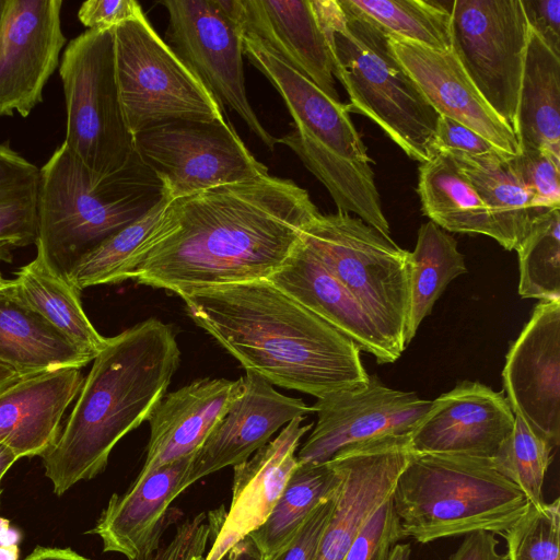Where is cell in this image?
Returning <instances> with one entry per match:
<instances>
[{"instance_id": "44", "label": "cell", "mask_w": 560, "mask_h": 560, "mask_svg": "<svg viewBox=\"0 0 560 560\" xmlns=\"http://www.w3.org/2000/svg\"><path fill=\"white\" fill-rule=\"evenodd\" d=\"M209 542V530L197 521L186 520L176 527L172 539L147 560H205Z\"/></svg>"}, {"instance_id": "11", "label": "cell", "mask_w": 560, "mask_h": 560, "mask_svg": "<svg viewBox=\"0 0 560 560\" xmlns=\"http://www.w3.org/2000/svg\"><path fill=\"white\" fill-rule=\"evenodd\" d=\"M528 35L521 0L453 1L451 50L514 133Z\"/></svg>"}, {"instance_id": "38", "label": "cell", "mask_w": 560, "mask_h": 560, "mask_svg": "<svg viewBox=\"0 0 560 560\" xmlns=\"http://www.w3.org/2000/svg\"><path fill=\"white\" fill-rule=\"evenodd\" d=\"M515 250L518 294L523 299L560 301V208L541 212Z\"/></svg>"}, {"instance_id": "35", "label": "cell", "mask_w": 560, "mask_h": 560, "mask_svg": "<svg viewBox=\"0 0 560 560\" xmlns=\"http://www.w3.org/2000/svg\"><path fill=\"white\" fill-rule=\"evenodd\" d=\"M40 168L0 144V258L36 243Z\"/></svg>"}, {"instance_id": "29", "label": "cell", "mask_w": 560, "mask_h": 560, "mask_svg": "<svg viewBox=\"0 0 560 560\" xmlns=\"http://www.w3.org/2000/svg\"><path fill=\"white\" fill-rule=\"evenodd\" d=\"M277 141L289 147L326 187L338 211L353 213L383 235L390 236L371 163L346 159L295 128Z\"/></svg>"}, {"instance_id": "28", "label": "cell", "mask_w": 560, "mask_h": 560, "mask_svg": "<svg viewBox=\"0 0 560 560\" xmlns=\"http://www.w3.org/2000/svg\"><path fill=\"white\" fill-rule=\"evenodd\" d=\"M477 191L501 234V246L515 250L528 234L535 219L544 211L536 207L530 191L511 163V154L495 151L470 155L446 151Z\"/></svg>"}, {"instance_id": "39", "label": "cell", "mask_w": 560, "mask_h": 560, "mask_svg": "<svg viewBox=\"0 0 560 560\" xmlns=\"http://www.w3.org/2000/svg\"><path fill=\"white\" fill-rule=\"evenodd\" d=\"M555 446L535 434L527 423L514 415L510 435L489 458L491 467L513 482L532 505L545 503L542 486L552 460Z\"/></svg>"}, {"instance_id": "12", "label": "cell", "mask_w": 560, "mask_h": 560, "mask_svg": "<svg viewBox=\"0 0 560 560\" xmlns=\"http://www.w3.org/2000/svg\"><path fill=\"white\" fill-rule=\"evenodd\" d=\"M166 44L222 106L228 105L272 151L278 143L252 108L243 70L244 32L219 0H165Z\"/></svg>"}, {"instance_id": "52", "label": "cell", "mask_w": 560, "mask_h": 560, "mask_svg": "<svg viewBox=\"0 0 560 560\" xmlns=\"http://www.w3.org/2000/svg\"><path fill=\"white\" fill-rule=\"evenodd\" d=\"M411 546L398 542L394 546L387 560H410Z\"/></svg>"}, {"instance_id": "26", "label": "cell", "mask_w": 560, "mask_h": 560, "mask_svg": "<svg viewBox=\"0 0 560 560\" xmlns=\"http://www.w3.org/2000/svg\"><path fill=\"white\" fill-rule=\"evenodd\" d=\"M84 377L63 368L23 377L0 392V443L18 456L45 454L58 440L61 419Z\"/></svg>"}, {"instance_id": "13", "label": "cell", "mask_w": 560, "mask_h": 560, "mask_svg": "<svg viewBox=\"0 0 560 560\" xmlns=\"http://www.w3.org/2000/svg\"><path fill=\"white\" fill-rule=\"evenodd\" d=\"M432 400L386 386L376 375L359 387L331 393L312 405L317 422L296 454L319 464L353 444L386 435H410Z\"/></svg>"}, {"instance_id": "46", "label": "cell", "mask_w": 560, "mask_h": 560, "mask_svg": "<svg viewBox=\"0 0 560 560\" xmlns=\"http://www.w3.org/2000/svg\"><path fill=\"white\" fill-rule=\"evenodd\" d=\"M142 14V8L135 0H88L81 4L78 18L88 30H106Z\"/></svg>"}, {"instance_id": "6", "label": "cell", "mask_w": 560, "mask_h": 560, "mask_svg": "<svg viewBox=\"0 0 560 560\" xmlns=\"http://www.w3.org/2000/svg\"><path fill=\"white\" fill-rule=\"evenodd\" d=\"M392 501L402 534L420 544L481 530L500 535L529 505L489 459L416 453L400 472Z\"/></svg>"}, {"instance_id": "15", "label": "cell", "mask_w": 560, "mask_h": 560, "mask_svg": "<svg viewBox=\"0 0 560 560\" xmlns=\"http://www.w3.org/2000/svg\"><path fill=\"white\" fill-rule=\"evenodd\" d=\"M413 455L410 435H386L345 447L329 459L340 485L314 560L343 559Z\"/></svg>"}, {"instance_id": "47", "label": "cell", "mask_w": 560, "mask_h": 560, "mask_svg": "<svg viewBox=\"0 0 560 560\" xmlns=\"http://www.w3.org/2000/svg\"><path fill=\"white\" fill-rule=\"evenodd\" d=\"M529 28L560 56V0H521Z\"/></svg>"}, {"instance_id": "27", "label": "cell", "mask_w": 560, "mask_h": 560, "mask_svg": "<svg viewBox=\"0 0 560 560\" xmlns=\"http://www.w3.org/2000/svg\"><path fill=\"white\" fill-rule=\"evenodd\" d=\"M0 362L21 378L91 361L16 293L12 279L0 284Z\"/></svg>"}, {"instance_id": "51", "label": "cell", "mask_w": 560, "mask_h": 560, "mask_svg": "<svg viewBox=\"0 0 560 560\" xmlns=\"http://www.w3.org/2000/svg\"><path fill=\"white\" fill-rule=\"evenodd\" d=\"M20 378L21 377L13 369L0 362V392Z\"/></svg>"}, {"instance_id": "5", "label": "cell", "mask_w": 560, "mask_h": 560, "mask_svg": "<svg viewBox=\"0 0 560 560\" xmlns=\"http://www.w3.org/2000/svg\"><path fill=\"white\" fill-rule=\"evenodd\" d=\"M312 2L350 112L374 121L410 159L428 161L440 115L394 55L387 34L342 0Z\"/></svg>"}, {"instance_id": "34", "label": "cell", "mask_w": 560, "mask_h": 560, "mask_svg": "<svg viewBox=\"0 0 560 560\" xmlns=\"http://www.w3.org/2000/svg\"><path fill=\"white\" fill-rule=\"evenodd\" d=\"M466 272L465 256L458 250L455 238L432 221L421 224L416 246L408 254L406 347L448 283Z\"/></svg>"}, {"instance_id": "33", "label": "cell", "mask_w": 560, "mask_h": 560, "mask_svg": "<svg viewBox=\"0 0 560 560\" xmlns=\"http://www.w3.org/2000/svg\"><path fill=\"white\" fill-rule=\"evenodd\" d=\"M339 483V475L330 460L299 463L267 520L248 535L261 560L276 559L312 512L337 493Z\"/></svg>"}, {"instance_id": "14", "label": "cell", "mask_w": 560, "mask_h": 560, "mask_svg": "<svg viewBox=\"0 0 560 560\" xmlns=\"http://www.w3.org/2000/svg\"><path fill=\"white\" fill-rule=\"evenodd\" d=\"M61 0H7L0 25V117H27L43 101L66 37Z\"/></svg>"}, {"instance_id": "30", "label": "cell", "mask_w": 560, "mask_h": 560, "mask_svg": "<svg viewBox=\"0 0 560 560\" xmlns=\"http://www.w3.org/2000/svg\"><path fill=\"white\" fill-rule=\"evenodd\" d=\"M516 138L560 159V56L530 28L523 66Z\"/></svg>"}, {"instance_id": "22", "label": "cell", "mask_w": 560, "mask_h": 560, "mask_svg": "<svg viewBox=\"0 0 560 560\" xmlns=\"http://www.w3.org/2000/svg\"><path fill=\"white\" fill-rule=\"evenodd\" d=\"M195 454L165 464L135 479L124 494H113L91 533L97 535L105 552L128 560H147L160 547L167 510L187 488Z\"/></svg>"}, {"instance_id": "43", "label": "cell", "mask_w": 560, "mask_h": 560, "mask_svg": "<svg viewBox=\"0 0 560 560\" xmlns=\"http://www.w3.org/2000/svg\"><path fill=\"white\" fill-rule=\"evenodd\" d=\"M499 149L468 127L446 117L439 116L431 158L446 151H457L470 155H485ZM501 151V150H500Z\"/></svg>"}, {"instance_id": "49", "label": "cell", "mask_w": 560, "mask_h": 560, "mask_svg": "<svg viewBox=\"0 0 560 560\" xmlns=\"http://www.w3.org/2000/svg\"><path fill=\"white\" fill-rule=\"evenodd\" d=\"M25 560H89L70 548L36 547Z\"/></svg>"}, {"instance_id": "25", "label": "cell", "mask_w": 560, "mask_h": 560, "mask_svg": "<svg viewBox=\"0 0 560 560\" xmlns=\"http://www.w3.org/2000/svg\"><path fill=\"white\" fill-rule=\"evenodd\" d=\"M243 387L238 380L200 378L165 395L152 411L144 464L137 479L196 454Z\"/></svg>"}, {"instance_id": "31", "label": "cell", "mask_w": 560, "mask_h": 560, "mask_svg": "<svg viewBox=\"0 0 560 560\" xmlns=\"http://www.w3.org/2000/svg\"><path fill=\"white\" fill-rule=\"evenodd\" d=\"M417 190L423 214L444 231L482 234L501 245L490 210L448 153L421 163Z\"/></svg>"}, {"instance_id": "45", "label": "cell", "mask_w": 560, "mask_h": 560, "mask_svg": "<svg viewBox=\"0 0 560 560\" xmlns=\"http://www.w3.org/2000/svg\"><path fill=\"white\" fill-rule=\"evenodd\" d=\"M336 494L322 502L312 512L291 544L273 560L315 559L320 538L334 509Z\"/></svg>"}, {"instance_id": "19", "label": "cell", "mask_w": 560, "mask_h": 560, "mask_svg": "<svg viewBox=\"0 0 560 560\" xmlns=\"http://www.w3.org/2000/svg\"><path fill=\"white\" fill-rule=\"evenodd\" d=\"M304 418L291 420L276 439L233 467L230 509L205 560H220L267 520L299 465L295 452L302 438L312 429V424H302Z\"/></svg>"}, {"instance_id": "53", "label": "cell", "mask_w": 560, "mask_h": 560, "mask_svg": "<svg viewBox=\"0 0 560 560\" xmlns=\"http://www.w3.org/2000/svg\"><path fill=\"white\" fill-rule=\"evenodd\" d=\"M19 548L18 545H1L0 546V560H18Z\"/></svg>"}, {"instance_id": "32", "label": "cell", "mask_w": 560, "mask_h": 560, "mask_svg": "<svg viewBox=\"0 0 560 560\" xmlns=\"http://www.w3.org/2000/svg\"><path fill=\"white\" fill-rule=\"evenodd\" d=\"M19 296L90 361L103 349L106 338L92 325L80 300V290L54 272L38 256L12 279Z\"/></svg>"}, {"instance_id": "42", "label": "cell", "mask_w": 560, "mask_h": 560, "mask_svg": "<svg viewBox=\"0 0 560 560\" xmlns=\"http://www.w3.org/2000/svg\"><path fill=\"white\" fill-rule=\"evenodd\" d=\"M405 538L390 495L364 522L342 560H387Z\"/></svg>"}, {"instance_id": "18", "label": "cell", "mask_w": 560, "mask_h": 560, "mask_svg": "<svg viewBox=\"0 0 560 560\" xmlns=\"http://www.w3.org/2000/svg\"><path fill=\"white\" fill-rule=\"evenodd\" d=\"M310 412L312 406L302 399L285 396L259 375L246 372L241 393L195 454L188 487L247 460L280 428Z\"/></svg>"}, {"instance_id": "50", "label": "cell", "mask_w": 560, "mask_h": 560, "mask_svg": "<svg viewBox=\"0 0 560 560\" xmlns=\"http://www.w3.org/2000/svg\"><path fill=\"white\" fill-rule=\"evenodd\" d=\"M19 459V456L8 446L0 443V483L5 472ZM1 495V489H0Z\"/></svg>"}, {"instance_id": "24", "label": "cell", "mask_w": 560, "mask_h": 560, "mask_svg": "<svg viewBox=\"0 0 560 560\" xmlns=\"http://www.w3.org/2000/svg\"><path fill=\"white\" fill-rule=\"evenodd\" d=\"M267 280L352 340L360 350L373 355L377 363H393L401 355L355 298L302 240Z\"/></svg>"}, {"instance_id": "2", "label": "cell", "mask_w": 560, "mask_h": 560, "mask_svg": "<svg viewBox=\"0 0 560 560\" xmlns=\"http://www.w3.org/2000/svg\"><path fill=\"white\" fill-rule=\"evenodd\" d=\"M180 298L196 325L272 385L318 399L369 381L359 347L267 279Z\"/></svg>"}, {"instance_id": "41", "label": "cell", "mask_w": 560, "mask_h": 560, "mask_svg": "<svg viewBox=\"0 0 560 560\" xmlns=\"http://www.w3.org/2000/svg\"><path fill=\"white\" fill-rule=\"evenodd\" d=\"M511 163L523 184L542 210L560 208V159L534 147H520Z\"/></svg>"}, {"instance_id": "20", "label": "cell", "mask_w": 560, "mask_h": 560, "mask_svg": "<svg viewBox=\"0 0 560 560\" xmlns=\"http://www.w3.org/2000/svg\"><path fill=\"white\" fill-rule=\"evenodd\" d=\"M387 36L394 55L439 115L468 127L508 154L520 153L515 133L483 100L452 50Z\"/></svg>"}, {"instance_id": "9", "label": "cell", "mask_w": 560, "mask_h": 560, "mask_svg": "<svg viewBox=\"0 0 560 560\" xmlns=\"http://www.w3.org/2000/svg\"><path fill=\"white\" fill-rule=\"evenodd\" d=\"M120 102L130 132L166 121L225 120L222 106L145 15L114 27Z\"/></svg>"}, {"instance_id": "7", "label": "cell", "mask_w": 560, "mask_h": 560, "mask_svg": "<svg viewBox=\"0 0 560 560\" xmlns=\"http://www.w3.org/2000/svg\"><path fill=\"white\" fill-rule=\"evenodd\" d=\"M301 240L402 354L409 310V252L342 211L319 213L305 226Z\"/></svg>"}, {"instance_id": "3", "label": "cell", "mask_w": 560, "mask_h": 560, "mask_svg": "<svg viewBox=\"0 0 560 560\" xmlns=\"http://www.w3.org/2000/svg\"><path fill=\"white\" fill-rule=\"evenodd\" d=\"M179 362L174 329L156 318L106 338L58 440L42 455L57 495L105 469L115 445L166 395Z\"/></svg>"}, {"instance_id": "16", "label": "cell", "mask_w": 560, "mask_h": 560, "mask_svg": "<svg viewBox=\"0 0 560 560\" xmlns=\"http://www.w3.org/2000/svg\"><path fill=\"white\" fill-rule=\"evenodd\" d=\"M506 401L538 436L560 442V301H541L505 357Z\"/></svg>"}, {"instance_id": "1", "label": "cell", "mask_w": 560, "mask_h": 560, "mask_svg": "<svg viewBox=\"0 0 560 560\" xmlns=\"http://www.w3.org/2000/svg\"><path fill=\"white\" fill-rule=\"evenodd\" d=\"M319 213L306 189L269 174L168 201L129 280L183 296L268 279Z\"/></svg>"}, {"instance_id": "40", "label": "cell", "mask_w": 560, "mask_h": 560, "mask_svg": "<svg viewBox=\"0 0 560 560\" xmlns=\"http://www.w3.org/2000/svg\"><path fill=\"white\" fill-rule=\"evenodd\" d=\"M508 560H560V499L525 513L504 533Z\"/></svg>"}, {"instance_id": "4", "label": "cell", "mask_w": 560, "mask_h": 560, "mask_svg": "<svg viewBox=\"0 0 560 560\" xmlns=\"http://www.w3.org/2000/svg\"><path fill=\"white\" fill-rule=\"evenodd\" d=\"M165 197L138 154L122 170L97 178L62 143L40 168L37 255L69 281L89 253Z\"/></svg>"}, {"instance_id": "37", "label": "cell", "mask_w": 560, "mask_h": 560, "mask_svg": "<svg viewBox=\"0 0 560 560\" xmlns=\"http://www.w3.org/2000/svg\"><path fill=\"white\" fill-rule=\"evenodd\" d=\"M168 201L165 197L144 215L102 242L77 265L69 282L81 291L129 280L131 267L158 226Z\"/></svg>"}, {"instance_id": "17", "label": "cell", "mask_w": 560, "mask_h": 560, "mask_svg": "<svg viewBox=\"0 0 560 560\" xmlns=\"http://www.w3.org/2000/svg\"><path fill=\"white\" fill-rule=\"evenodd\" d=\"M514 413L503 392L471 381L431 401L430 409L410 434L416 454L491 458L510 435Z\"/></svg>"}, {"instance_id": "48", "label": "cell", "mask_w": 560, "mask_h": 560, "mask_svg": "<svg viewBox=\"0 0 560 560\" xmlns=\"http://www.w3.org/2000/svg\"><path fill=\"white\" fill-rule=\"evenodd\" d=\"M499 541L490 532H474L464 536V540L448 560H508L505 553L498 551Z\"/></svg>"}, {"instance_id": "10", "label": "cell", "mask_w": 560, "mask_h": 560, "mask_svg": "<svg viewBox=\"0 0 560 560\" xmlns=\"http://www.w3.org/2000/svg\"><path fill=\"white\" fill-rule=\"evenodd\" d=\"M170 201L269 174L225 120H171L135 135Z\"/></svg>"}, {"instance_id": "36", "label": "cell", "mask_w": 560, "mask_h": 560, "mask_svg": "<svg viewBox=\"0 0 560 560\" xmlns=\"http://www.w3.org/2000/svg\"><path fill=\"white\" fill-rule=\"evenodd\" d=\"M389 36L436 50H451L453 1L342 0Z\"/></svg>"}, {"instance_id": "55", "label": "cell", "mask_w": 560, "mask_h": 560, "mask_svg": "<svg viewBox=\"0 0 560 560\" xmlns=\"http://www.w3.org/2000/svg\"><path fill=\"white\" fill-rule=\"evenodd\" d=\"M4 278L1 276V272H0V284L4 282Z\"/></svg>"}, {"instance_id": "54", "label": "cell", "mask_w": 560, "mask_h": 560, "mask_svg": "<svg viewBox=\"0 0 560 560\" xmlns=\"http://www.w3.org/2000/svg\"><path fill=\"white\" fill-rule=\"evenodd\" d=\"M5 3H7V0H0V25L2 22L3 14H4Z\"/></svg>"}, {"instance_id": "21", "label": "cell", "mask_w": 560, "mask_h": 560, "mask_svg": "<svg viewBox=\"0 0 560 560\" xmlns=\"http://www.w3.org/2000/svg\"><path fill=\"white\" fill-rule=\"evenodd\" d=\"M224 11L284 60L341 102L332 74L330 50L312 0H220Z\"/></svg>"}, {"instance_id": "8", "label": "cell", "mask_w": 560, "mask_h": 560, "mask_svg": "<svg viewBox=\"0 0 560 560\" xmlns=\"http://www.w3.org/2000/svg\"><path fill=\"white\" fill-rule=\"evenodd\" d=\"M59 73L67 112L63 143L97 178L122 170L137 152L119 96L114 28L86 30L70 40Z\"/></svg>"}, {"instance_id": "23", "label": "cell", "mask_w": 560, "mask_h": 560, "mask_svg": "<svg viewBox=\"0 0 560 560\" xmlns=\"http://www.w3.org/2000/svg\"><path fill=\"white\" fill-rule=\"evenodd\" d=\"M243 50L280 94L295 129L346 159L372 163L348 104L331 100L257 36L244 33Z\"/></svg>"}]
</instances>
